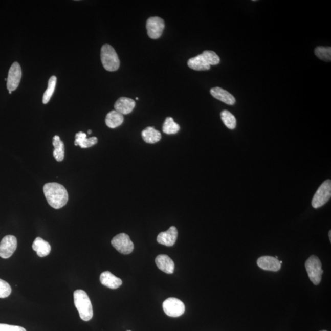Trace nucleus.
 <instances>
[{
	"label": "nucleus",
	"mask_w": 331,
	"mask_h": 331,
	"mask_svg": "<svg viewBox=\"0 0 331 331\" xmlns=\"http://www.w3.org/2000/svg\"><path fill=\"white\" fill-rule=\"evenodd\" d=\"M43 191L49 205L54 209H60L68 203V191L62 185L55 182L48 183L45 185Z\"/></svg>",
	"instance_id": "obj_1"
},
{
	"label": "nucleus",
	"mask_w": 331,
	"mask_h": 331,
	"mask_svg": "<svg viewBox=\"0 0 331 331\" xmlns=\"http://www.w3.org/2000/svg\"><path fill=\"white\" fill-rule=\"evenodd\" d=\"M74 301L80 318L85 321L91 320L94 316V312L91 299L85 291L76 290L74 293Z\"/></svg>",
	"instance_id": "obj_2"
},
{
	"label": "nucleus",
	"mask_w": 331,
	"mask_h": 331,
	"mask_svg": "<svg viewBox=\"0 0 331 331\" xmlns=\"http://www.w3.org/2000/svg\"><path fill=\"white\" fill-rule=\"evenodd\" d=\"M101 60L104 69L116 71L120 67V60L115 49L109 45H105L101 50Z\"/></svg>",
	"instance_id": "obj_3"
},
{
	"label": "nucleus",
	"mask_w": 331,
	"mask_h": 331,
	"mask_svg": "<svg viewBox=\"0 0 331 331\" xmlns=\"http://www.w3.org/2000/svg\"><path fill=\"white\" fill-rule=\"evenodd\" d=\"M305 268L312 282L315 285L319 284L323 274L320 259L316 256H311L305 262Z\"/></svg>",
	"instance_id": "obj_4"
},
{
	"label": "nucleus",
	"mask_w": 331,
	"mask_h": 331,
	"mask_svg": "<svg viewBox=\"0 0 331 331\" xmlns=\"http://www.w3.org/2000/svg\"><path fill=\"white\" fill-rule=\"evenodd\" d=\"M331 196V181L327 180L324 182L318 188L312 201L314 208L318 209L322 207L328 202Z\"/></svg>",
	"instance_id": "obj_5"
},
{
	"label": "nucleus",
	"mask_w": 331,
	"mask_h": 331,
	"mask_svg": "<svg viewBox=\"0 0 331 331\" xmlns=\"http://www.w3.org/2000/svg\"><path fill=\"white\" fill-rule=\"evenodd\" d=\"M163 308L168 316L174 318L182 316L185 311L183 302L175 298H169L165 300L163 303Z\"/></svg>",
	"instance_id": "obj_6"
},
{
	"label": "nucleus",
	"mask_w": 331,
	"mask_h": 331,
	"mask_svg": "<svg viewBox=\"0 0 331 331\" xmlns=\"http://www.w3.org/2000/svg\"><path fill=\"white\" fill-rule=\"evenodd\" d=\"M111 244L117 251L123 255H128L134 250V244L130 237L125 233L117 234L111 240Z\"/></svg>",
	"instance_id": "obj_7"
},
{
	"label": "nucleus",
	"mask_w": 331,
	"mask_h": 331,
	"mask_svg": "<svg viewBox=\"0 0 331 331\" xmlns=\"http://www.w3.org/2000/svg\"><path fill=\"white\" fill-rule=\"evenodd\" d=\"M165 21L159 17H151L147 21L146 28L149 38L153 39L159 38L165 29Z\"/></svg>",
	"instance_id": "obj_8"
},
{
	"label": "nucleus",
	"mask_w": 331,
	"mask_h": 331,
	"mask_svg": "<svg viewBox=\"0 0 331 331\" xmlns=\"http://www.w3.org/2000/svg\"><path fill=\"white\" fill-rule=\"evenodd\" d=\"M17 247L16 237L12 235L5 236L0 243V257L3 259L10 258Z\"/></svg>",
	"instance_id": "obj_9"
},
{
	"label": "nucleus",
	"mask_w": 331,
	"mask_h": 331,
	"mask_svg": "<svg viewBox=\"0 0 331 331\" xmlns=\"http://www.w3.org/2000/svg\"><path fill=\"white\" fill-rule=\"evenodd\" d=\"M21 69L19 63L14 62L9 70L7 78V89L9 92L14 91L18 88L21 78Z\"/></svg>",
	"instance_id": "obj_10"
},
{
	"label": "nucleus",
	"mask_w": 331,
	"mask_h": 331,
	"mask_svg": "<svg viewBox=\"0 0 331 331\" xmlns=\"http://www.w3.org/2000/svg\"><path fill=\"white\" fill-rule=\"evenodd\" d=\"M178 236V231L175 227H170L168 231L162 232L157 236V242L162 245L171 247L174 245Z\"/></svg>",
	"instance_id": "obj_11"
},
{
	"label": "nucleus",
	"mask_w": 331,
	"mask_h": 331,
	"mask_svg": "<svg viewBox=\"0 0 331 331\" xmlns=\"http://www.w3.org/2000/svg\"><path fill=\"white\" fill-rule=\"evenodd\" d=\"M257 264L259 268L265 271L276 272L279 271L281 268L279 260L269 256L259 258L257 261Z\"/></svg>",
	"instance_id": "obj_12"
},
{
	"label": "nucleus",
	"mask_w": 331,
	"mask_h": 331,
	"mask_svg": "<svg viewBox=\"0 0 331 331\" xmlns=\"http://www.w3.org/2000/svg\"><path fill=\"white\" fill-rule=\"evenodd\" d=\"M136 106L135 101L131 98L121 97L116 102L114 109L122 115H127L131 113Z\"/></svg>",
	"instance_id": "obj_13"
},
{
	"label": "nucleus",
	"mask_w": 331,
	"mask_h": 331,
	"mask_svg": "<svg viewBox=\"0 0 331 331\" xmlns=\"http://www.w3.org/2000/svg\"><path fill=\"white\" fill-rule=\"evenodd\" d=\"M100 281L103 285L111 289H118L122 284V281L109 271H105L100 275Z\"/></svg>",
	"instance_id": "obj_14"
},
{
	"label": "nucleus",
	"mask_w": 331,
	"mask_h": 331,
	"mask_svg": "<svg viewBox=\"0 0 331 331\" xmlns=\"http://www.w3.org/2000/svg\"><path fill=\"white\" fill-rule=\"evenodd\" d=\"M156 262L157 267L166 274H171L174 271V262L168 255H160L158 256L156 259Z\"/></svg>",
	"instance_id": "obj_15"
},
{
	"label": "nucleus",
	"mask_w": 331,
	"mask_h": 331,
	"mask_svg": "<svg viewBox=\"0 0 331 331\" xmlns=\"http://www.w3.org/2000/svg\"><path fill=\"white\" fill-rule=\"evenodd\" d=\"M210 94L213 97L228 105H234L236 103V99L233 95L225 90L218 86L210 90Z\"/></svg>",
	"instance_id": "obj_16"
},
{
	"label": "nucleus",
	"mask_w": 331,
	"mask_h": 331,
	"mask_svg": "<svg viewBox=\"0 0 331 331\" xmlns=\"http://www.w3.org/2000/svg\"><path fill=\"white\" fill-rule=\"evenodd\" d=\"M32 248L36 252L37 255L41 258L48 256L51 251L50 244L41 237L36 238L33 243Z\"/></svg>",
	"instance_id": "obj_17"
},
{
	"label": "nucleus",
	"mask_w": 331,
	"mask_h": 331,
	"mask_svg": "<svg viewBox=\"0 0 331 331\" xmlns=\"http://www.w3.org/2000/svg\"><path fill=\"white\" fill-rule=\"evenodd\" d=\"M97 142L98 138L97 137L87 138L85 133L80 131L76 134L74 145L76 146L79 145L82 148H86L94 146V145L97 144Z\"/></svg>",
	"instance_id": "obj_18"
},
{
	"label": "nucleus",
	"mask_w": 331,
	"mask_h": 331,
	"mask_svg": "<svg viewBox=\"0 0 331 331\" xmlns=\"http://www.w3.org/2000/svg\"><path fill=\"white\" fill-rule=\"evenodd\" d=\"M188 66L195 71H206L210 70V66L207 62L202 54L190 58L188 61Z\"/></svg>",
	"instance_id": "obj_19"
},
{
	"label": "nucleus",
	"mask_w": 331,
	"mask_h": 331,
	"mask_svg": "<svg viewBox=\"0 0 331 331\" xmlns=\"http://www.w3.org/2000/svg\"><path fill=\"white\" fill-rule=\"evenodd\" d=\"M123 120H124V117L122 114L114 110L111 111L107 114L105 122L108 127L116 128L122 124Z\"/></svg>",
	"instance_id": "obj_20"
},
{
	"label": "nucleus",
	"mask_w": 331,
	"mask_h": 331,
	"mask_svg": "<svg viewBox=\"0 0 331 331\" xmlns=\"http://www.w3.org/2000/svg\"><path fill=\"white\" fill-rule=\"evenodd\" d=\"M142 137L148 144H155L161 140L162 135L153 127H147L142 132Z\"/></svg>",
	"instance_id": "obj_21"
},
{
	"label": "nucleus",
	"mask_w": 331,
	"mask_h": 331,
	"mask_svg": "<svg viewBox=\"0 0 331 331\" xmlns=\"http://www.w3.org/2000/svg\"><path fill=\"white\" fill-rule=\"evenodd\" d=\"M54 147V157L57 162H62L64 158V145L59 136L55 135L52 142Z\"/></svg>",
	"instance_id": "obj_22"
},
{
	"label": "nucleus",
	"mask_w": 331,
	"mask_h": 331,
	"mask_svg": "<svg viewBox=\"0 0 331 331\" xmlns=\"http://www.w3.org/2000/svg\"><path fill=\"white\" fill-rule=\"evenodd\" d=\"M180 130V126L174 122L172 117H167L163 126V131L166 135H175Z\"/></svg>",
	"instance_id": "obj_23"
},
{
	"label": "nucleus",
	"mask_w": 331,
	"mask_h": 331,
	"mask_svg": "<svg viewBox=\"0 0 331 331\" xmlns=\"http://www.w3.org/2000/svg\"><path fill=\"white\" fill-rule=\"evenodd\" d=\"M221 118L223 122L227 127L230 129L236 128L237 121L236 117L230 111L224 110L221 113Z\"/></svg>",
	"instance_id": "obj_24"
},
{
	"label": "nucleus",
	"mask_w": 331,
	"mask_h": 331,
	"mask_svg": "<svg viewBox=\"0 0 331 331\" xmlns=\"http://www.w3.org/2000/svg\"><path fill=\"white\" fill-rule=\"evenodd\" d=\"M57 84V77L55 76H52L49 80L48 87L45 92L43 95L42 102L44 104H47L50 101L52 95H53L55 91V86Z\"/></svg>",
	"instance_id": "obj_25"
},
{
	"label": "nucleus",
	"mask_w": 331,
	"mask_h": 331,
	"mask_svg": "<svg viewBox=\"0 0 331 331\" xmlns=\"http://www.w3.org/2000/svg\"><path fill=\"white\" fill-rule=\"evenodd\" d=\"M315 54L320 59L325 61L331 60V48L330 47H318L315 49Z\"/></svg>",
	"instance_id": "obj_26"
},
{
	"label": "nucleus",
	"mask_w": 331,
	"mask_h": 331,
	"mask_svg": "<svg viewBox=\"0 0 331 331\" xmlns=\"http://www.w3.org/2000/svg\"><path fill=\"white\" fill-rule=\"evenodd\" d=\"M202 55L210 66L216 65V64H218L219 63V61H220V59H219L218 55L216 54L215 52L205 51L203 52Z\"/></svg>",
	"instance_id": "obj_27"
},
{
	"label": "nucleus",
	"mask_w": 331,
	"mask_h": 331,
	"mask_svg": "<svg viewBox=\"0 0 331 331\" xmlns=\"http://www.w3.org/2000/svg\"><path fill=\"white\" fill-rule=\"evenodd\" d=\"M11 287L9 284L5 280L0 279V298H7L11 295Z\"/></svg>",
	"instance_id": "obj_28"
},
{
	"label": "nucleus",
	"mask_w": 331,
	"mask_h": 331,
	"mask_svg": "<svg viewBox=\"0 0 331 331\" xmlns=\"http://www.w3.org/2000/svg\"><path fill=\"white\" fill-rule=\"evenodd\" d=\"M0 331H27L24 327L0 323Z\"/></svg>",
	"instance_id": "obj_29"
},
{
	"label": "nucleus",
	"mask_w": 331,
	"mask_h": 331,
	"mask_svg": "<svg viewBox=\"0 0 331 331\" xmlns=\"http://www.w3.org/2000/svg\"><path fill=\"white\" fill-rule=\"evenodd\" d=\"M329 236L330 242H331V231H330L329 232Z\"/></svg>",
	"instance_id": "obj_30"
},
{
	"label": "nucleus",
	"mask_w": 331,
	"mask_h": 331,
	"mask_svg": "<svg viewBox=\"0 0 331 331\" xmlns=\"http://www.w3.org/2000/svg\"><path fill=\"white\" fill-rule=\"evenodd\" d=\"M91 133H92V131L91 130V129H89V130L88 131V134L90 135V134H91Z\"/></svg>",
	"instance_id": "obj_31"
},
{
	"label": "nucleus",
	"mask_w": 331,
	"mask_h": 331,
	"mask_svg": "<svg viewBox=\"0 0 331 331\" xmlns=\"http://www.w3.org/2000/svg\"><path fill=\"white\" fill-rule=\"evenodd\" d=\"M280 263L281 264H282V263H283V261H280Z\"/></svg>",
	"instance_id": "obj_32"
},
{
	"label": "nucleus",
	"mask_w": 331,
	"mask_h": 331,
	"mask_svg": "<svg viewBox=\"0 0 331 331\" xmlns=\"http://www.w3.org/2000/svg\"><path fill=\"white\" fill-rule=\"evenodd\" d=\"M321 331H327V330H321Z\"/></svg>",
	"instance_id": "obj_33"
},
{
	"label": "nucleus",
	"mask_w": 331,
	"mask_h": 331,
	"mask_svg": "<svg viewBox=\"0 0 331 331\" xmlns=\"http://www.w3.org/2000/svg\"><path fill=\"white\" fill-rule=\"evenodd\" d=\"M126 331H131V330H126Z\"/></svg>",
	"instance_id": "obj_34"
}]
</instances>
